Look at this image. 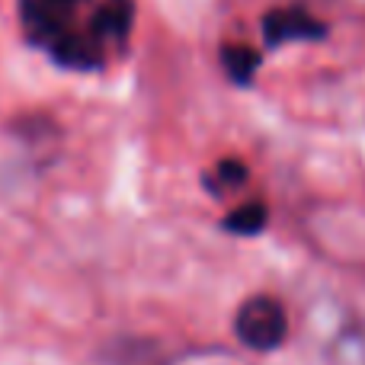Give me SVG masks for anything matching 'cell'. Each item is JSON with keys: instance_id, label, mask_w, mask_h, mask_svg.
Listing matches in <instances>:
<instances>
[{"instance_id": "cell-1", "label": "cell", "mask_w": 365, "mask_h": 365, "mask_svg": "<svg viewBox=\"0 0 365 365\" xmlns=\"http://www.w3.org/2000/svg\"><path fill=\"white\" fill-rule=\"evenodd\" d=\"M19 26L68 71H103L122 58L135 26L132 0H19Z\"/></svg>"}, {"instance_id": "cell-2", "label": "cell", "mask_w": 365, "mask_h": 365, "mask_svg": "<svg viewBox=\"0 0 365 365\" xmlns=\"http://www.w3.org/2000/svg\"><path fill=\"white\" fill-rule=\"evenodd\" d=\"M234 334L253 353H272L289 336V314L272 295H253L234 314Z\"/></svg>"}, {"instance_id": "cell-3", "label": "cell", "mask_w": 365, "mask_h": 365, "mask_svg": "<svg viewBox=\"0 0 365 365\" xmlns=\"http://www.w3.org/2000/svg\"><path fill=\"white\" fill-rule=\"evenodd\" d=\"M327 36V26L311 16L304 6H279L263 16V42L269 48L289 42H321Z\"/></svg>"}, {"instance_id": "cell-4", "label": "cell", "mask_w": 365, "mask_h": 365, "mask_svg": "<svg viewBox=\"0 0 365 365\" xmlns=\"http://www.w3.org/2000/svg\"><path fill=\"white\" fill-rule=\"evenodd\" d=\"M221 61H225V71L231 74L234 83H250L253 74L259 68V55L247 45H231V48L221 51Z\"/></svg>"}, {"instance_id": "cell-5", "label": "cell", "mask_w": 365, "mask_h": 365, "mask_svg": "<svg viewBox=\"0 0 365 365\" xmlns=\"http://www.w3.org/2000/svg\"><path fill=\"white\" fill-rule=\"evenodd\" d=\"M225 227L231 234H244V237H250V234H259L266 227V208L259 205V202H247V205H237L231 215L225 218Z\"/></svg>"}, {"instance_id": "cell-6", "label": "cell", "mask_w": 365, "mask_h": 365, "mask_svg": "<svg viewBox=\"0 0 365 365\" xmlns=\"http://www.w3.org/2000/svg\"><path fill=\"white\" fill-rule=\"evenodd\" d=\"M244 182H247V167L237 164V160H225V164H218L205 177V186L212 189L215 195H225V192H231V189L244 186Z\"/></svg>"}]
</instances>
